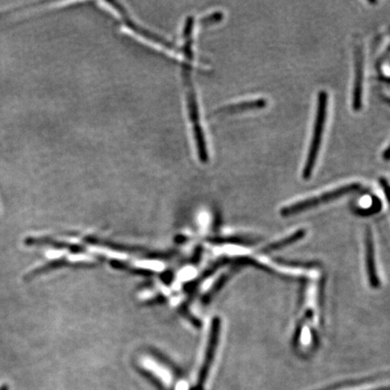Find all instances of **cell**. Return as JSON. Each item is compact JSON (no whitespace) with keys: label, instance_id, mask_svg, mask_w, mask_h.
<instances>
[{"label":"cell","instance_id":"1","mask_svg":"<svg viewBox=\"0 0 390 390\" xmlns=\"http://www.w3.org/2000/svg\"><path fill=\"white\" fill-rule=\"evenodd\" d=\"M191 63L192 62L187 61L186 60V63H184L183 67V78L184 86H186L187 111H188L189 120L192 124L193 138H195L200 162H201L202 164H207L209 161L207 143L206 139H205L204 129H202L201 125L197 97H196L195 89V87H193L191 74H190V65H191Z\"/></svg>","mask_w":390,"mask_h":390},{"label":"cell","instance_id":"2","mask_svg":"<svg viewBox=\"0 0 390 390\" xmlns=\"http://www.w3.org/2000/svg\"><path fill=\"white\" fill-rule=\"evenodd\" d=\"M329 96L327 92L321 90L317 96L316 119H314L312 139L308 149L302 177L308 180L312 177L314 166L318 159L321 148L323 131H325L326 120H327Z\"/></svg>","mask_w":390,"mask_h":390},{"label":"cell","instance_id":"3","mask_svg":"<svg viewBox=\"0 0 390 390\" xmlns=\"http://www.w3.org/2000/svg\"><path fill=\"white\" fill-rule=\"evenodd\" d=\"M359 188H361V184L359 183L346 184V186L323 193L318 196H314V197L302 200V201L295 202V204L287 205V206L281 209L280 214L284 217H289L304 213V211H309L311 209L336 201V200L350 195V193L355 192Z\"/></svg>","mask_w":390,"mask_h":390},{"label":"cell","instance_id":"4","mask_svg":"<svg viewBox=\"0 0 390 390\" xmlns=\"http://www.w3.org/2000/svg\"><path fill=\"white\" fill-rule=\"evenodd\" d=\"M106 4L110 5L111 7L120 15L126 26L128 27L129 30H131L133 33H135L136 35L141 36V38L146 39L147 41L152 42L154 44H159L160 47L165 48V49L173 51V52L181 53V51L175 47V44L168 41V39L162 38L161 35H156L155 33L148 31L145 27L136 23L135 21L132 19V17L129 16L128 10H127L120 3L117 1H108L106 2Z\"/></svg>","mask_w":390,"mask_h":390},{"label":"cell","instance_id":"5","mask_svg":"<svg viewBox=\"0 0 390 390\" xmlns=\"http://www.w3.org/2000/svg\"><path fill=\"white\" fill-rule=\"evenodd\" d=\"M220 327H222V322H220V317H214L213 321H211L204 362H202L201 370H200L198 375L197 387L199 390L204 389L209 373L211 371V365L213 364L218 344H219Z\"/></svg>","mask_w":390,"mask_h":390},{"label":"cell","instance_id":"6","mask_svg":"<svg viewBox=\"0 0 390 390\" xmlns=\"http://www.w3.org/2000/svg\"><path fill=\"white\" fill-rule=\"evenodd\" d=\"M364 81V54L361 44L356 45L355 51V83H353L352 106L355 113L362 108Z\"/></svg>","mask_w":390,"mask_h":390},{"label":"cell","instance_id":"7","mask_svg":"<svg viewBox=\"0 0 390 390\" xmlns=\"http://www.w3.org/2000/svg\"><path fill=\"white\" fill-rule=\"evenodd\" d=\"M365 263L371 286L379 289L380 281L377 276L373 236L370 227H368L365 231Z\"/></svg>","mask_w":390,"mask_h":390},{"label":"cell","instance_id":"8","mask_svg":"<svg viewBox=\"0 0 390 390\" xmlns=\"http://www.w3.org/2000/svg\"><path fill=\"white\" fill-rule=\"evenodd\" d=\"M267 106L265 99H252V101L238 102V104L226 105L218 108L216 114H237L247 113V111L262 110Z\"/></svg>","mask_w":390,"mask_h":390},{"label":"cell","instance_id":"9","mask_svg":"<svg viewBox=\"0 0 390 390\" xmlns=\"http://www.w3.org/2000/svg\"><path fill=\"white\" fill-rule=\"evenodd\" d=\"M388 382H383L382 377H373V379H366L359 382L341 384V385L332 387L325 390H377L384 388L388 389Z\"/></svg>","mask_w":390,"mask_h":390},{"label":"cell","instance_id":"10","mask_svg":"<svg viewBox=\"0 0 390 390\" xmlns=\"http://www.w3.org/2000/svg\"><path fill=\"white\" fill-rule=\"evenodd\" d=\"M305 235H307V231H305V229H299V231L287 236V237L282 238V240L268 245L267 247H265L264 249L262 250V252L268 253L275 252V250L283 249V247L289 246V245L298 243V241L302 240Z\"/></svg>","mask_w":390,"mask_h":390},{"label":"cell","instance_id":"11","mask_svg":"<svg viewBox=\"0 0 390 390\" xmlns=\"http://www.w3.org/2000/svg\"><path fill=\"white\" fill-rule=\"evenodd\" d=\"M223 19V14L222 12H214V13L208 15V16L202 17L200 20V24L202 26H211L214 24L220 23Z\"/></svg>","mask_w":390,"mask_h":390},{"label":"cell","instance_id":"12","mask_svg":"<svg viewBox=\"0 0 390 390\" xmlns=\"http://www.w3.org/2000/svg\"><path fill=\"white\" fill-rule=\"evenodd\" d=\"M380 186H382L384 193H385L386 198H387V200H388V202H389V186L388 181H387L386 178H380Z\"/></svg>","mask_w":390,"mask_h":390},{"label":"cell","instance_id":"13","mask_svg":"<svg viewBox=\"0 0 390 390\" xmlns=\"http://www.w3.org/2000/svg\"><path fill=\"white\" fill-rule=\"evenodd\" d=\"M384 159L387 160V161H388L389 160V148H387V149L385 150V152H384Z\"/></svg>","mask_w":390,"mask_h":390},{"label":"cell","instance_id":"14","mask_svg":"<svg viewBox=\"0 0 390 390\" xmlns=\"http://www.w3.org/2000/svg\"><path fill=\"white\" fill-rule=\"evenodd\" d=\"M0 390H8V386L7 385L0 386Z\"/></svg>","mask_w":390,"mask_h":390}]
</instances>
